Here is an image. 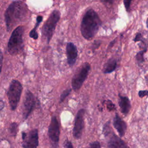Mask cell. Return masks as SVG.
I'll return each mask as SVG.
<instances>
[{
	"mask_svg": "<svg viewBox=\"0 0 148 148\" xmlns=\"http://www.w3.org/2000/svg\"><path fill=\"white\" fill-rule=\"evenodd\" d=\"M27 14L28 8L24 2L18 1L11 3L5 14L7 30L10 31L17 24L24 20Z\"/></svg>",
	"mask_w": 148,
	"mask_h": 148,
	"instance_id": "6da1fadb",
	"label": "cell"
},
{
	"mask_svg": "<svg viewBox=\"0 0 148 148\" xmlns=\"http://www.w3.org/2000/svg\"><path fill=\"white\" fill-rule=\"evenodd\" d=\"M101 21L97 13L92 9L88 10L84 15L80 26L82 36L87 40L91 39L97 33Z\"/></svg>",
	"mask_w": 148,
	"mask_h": 148,
	"instance_id": "7a4b0ae2",
	"label": "cell"
},
{
	"mask_svg": "<svg viewBox=\"0 0 148 148\" xmlns=\"http://www.w3.org/2000/svg\"><path fill=\"white\" fill-rule=\"evenodd\" d=\"M24 27L18 26L12 32L8 43V51L10 55L14 56L20 53L23 49Z\"/></svg>",
	"mask_w": 148,
	"mask_h": 148,
	"instance_id": "3957f363",
	"label": "cell"
},
{
	"mask_svg": "<svg viewBox=\"0 0 148 148\" xmlns=\"http://www.w3.org/2000/svg\"><path fill=\"white\" fill-rule=\"evenodd\" d=\"M60 18V13L58 10H54L50 15L49 17L43 26L42 34V36L49 43L51 39L56 26Z\"/></svg>",
	"mask_w": 148,
	"mask_h": 148,
	"instance_id": "277c9868",
	"label": "cell"
},
{
	"mask_svg": "<svg viewBox=\"0 0 148 148\" xmlns=\"http://www.w3.org/2000/svg\"><path fill=\"white\" fill-rule=\"evenodd\" d=\"M23 87L21 83L16 80H13L9 86L7 95L9 105L12 110H14L19 102Z\"/></svg>",
	"mask_w": 148,
	"mask_h": 148,
	"instance_id": "5b68a950",
	"label": "cell"
},
{
	"mask_svg": "<svg viewBox=\"0 0 148 148\" xmlns=\"http://www.w3.org/2000/svg\"><path fill=\"white\" fill-rule=\"evenodd\" d=\"M90 68V65L85 62L78 69L72 80V87L75 91L78 90L82 87L88 76Z\"/></svg>",
	"mask_w": 148,
	"mask_h": 148,
	"instance_id": "8992f818",
	"label": "cell"
},
{
	"mask_svg": "<svg viewBox=\"0 0 148 148\" xmlns=\"http://www.w3.org/2000/svg\"><path fill=\"white\" fill-rule=\"evenodd\" d=\"M48 135L53 147H58L60 138V126L55 116H53L48 130Z\"/></svg>",
	"mask_w": 148,
	"mask_h": 148,
	"instance_id": "52a82bcc",
	"label": "cell"
},
{
	"mask_svg": "<svg viewBox=\"0 0 148 148\" xmlns=\"http://www.w3.org/2000/svg\"><path fill=\"white\" fill-rule=\"evenodd\" d=\"M22 138L23 140L22 146L23 147L35 148L38 146L39 137L38 130L34 129L28 134L23 132Z\"/></svg>",
	"mask_w": 148,
	"mask_h": 148,
	"instance_id": "ba28073f",
	"label": "cell"
},
{
	"mask_svg": "<svg viewBox=\"0 0 148 148\" xmlns=\"http://www.w3.org/2000/svg\"><path fill=\"white\" fill-rule=\"evenodd\" d=\"M85 110L80 109L76 116L74 127L73 129V135L75 139H79L82 134L84 128V115Z\"/></svg>",
	"mask_w": 148,
	"mask_h": 148,
	"instance_id": "9c48e42d",
	"label": "cell"
},
{
	"mask_svg": "<svg viewBox=\"0 0 148 148\" xmlns=\"http://www.w3.org/2000/svg\"><path fill=\"white\" fill-rule=\"evenodd\" d=\"M35 106V99L34 94L29 91H27L23 104V117L26 119L32 111L34 109Z\"/></svg>",
	"mask_w": 148,
	"mask_h": 148,
	"instance_id": "30bf717a",
	"label": "cell"
},
{
	"mask_svg": "<svg viewBox=\"0 0 148 148\" xmlns=\"http://www.w3.org/2000/svg\"><path fill=\"white\" fill-rule=\"evenodd\" d=\"M66 50L68 63L70 66H72L75 64L77 57V48L73 43L69 42L66 45Z\"/></svg>",
	"mask_w": 148,
	"mask_h": 148,
	"instance_id": "8fae6325",
	"label": "cell"
},
{
	"mask_svg": "<svg viewBox=\"0 0 148 148\" xmlns=\"http://www.w3.org/2000/svg\"><path fill=\"white\" fill-rule=\"evenodd\" d=\"M113 125L118 132L120 136H123L126 131L127 124L125 122L119 117L118 114H116L113 119Z\"/></svg>",
	"mask_w": 148,
	"mask_h": 148,
	"instance_id": "7c38bea8",
	"label": "cell"
},
{
	"mask_svg": "<svg viewBox=\"0 0 148 148\" xmlns=\"http://www.w3.org/2000/svg\"><path fill=\"white\" fill-rule=\"evenodd\" d=\"M119 104L121 109V112L124 114H127L130 109H131V103L130 101L127 97H124L121 95H119Z\"/></svg>",
	"mask_w": 148,
	"mask_h": 148,
	"instance_id": "4fadbf2b",
	"label": "cell"
},
{
	"mask_svg": "<svg viewBox=\"0 0 148 148\" xmlns=\"http://www.w3.org/2000/svg\"><path fill=\"white\" fill-rule=\"evenodd\" d=\"M109 147H127L128 146L120 138L117 137L114 134L110 138L108 142Z\"/></svg>",
	"mask_w": 148,
	"mask_h": 148,
	"instance_id": "5bb4252c",
	"label": "cell"
},
{
	"mask_svg": "<svg viewBox=\"0 0 148 148\" xmlns=\"http://www.w3.org/2000/svg\"><path fill=\"white\" fill-rule=\"evenodd\" d=\"M117 62L116 60L114 58H110L108 62L105 64L103 66V73H109L114 71L116 68Z\"/></svg>",
	"mask_w": 148,
	"mask_h": 148,
	"instance_id": "9a60e30c",
	"label": "cell"
},
{
	"mask_svg": "<svg viewBox=\"0 0 148 148\" xmlns=\"http://www.w3.org/2000/svg\"><path fill=\"white\" fill-rule=\"evenodd\" d=\"M42 17L41 16H38L36 18V25L35 26V27L30 31L29 32V36L34 39H37L38 38V34L36 32V29L38 27V25H39V24L41 23V21H42Z\"/></svg>",
	"mask_w": 148,
	"mask_h": 148,
	"instance_id": "2e32d148",
	"label": "cell"
},
{
	"mask_svg": "<svg viewBox=\"0 0 148 148\" xmlns=\"http://www.w3.org/2000/svg\"><path fill=\"white\" fill-rule=\"evenodd\" d=\"M17 124L16 123H13L10 125L9 131L12 135L15 136L17 134Z\"/></svg>",
	"mask_w": 148,
	"mask_h": 148,
	"instance_id": "e0dca14e",
	"label": "cell"
},
{
	"mask_svg": "<svg viewBox=\"0 0 148 148\" xmlns=\"http://www.w3.org/2000/svg\"><path fill=\"white\" fill-rule=\"evenodd\" d=\"M146 50L144 49L142 51H139L137 54H136V59L138 60V61L139 62V63H141L143 61H144V58H143V54L144 53L146 52Z\"/></svg>",
	"mask_w": 148,
	"mask_h": 148,
	"instance_id": "ac0fdd59",
	"label": "cell"
},
{
	"mask_svg": "<svg viewBox=\"0 0 148 148\" xmlns=\"http://www.w3.org/2000/svg\"><path fill=\"white\" fill-rule=\"evenodd\" d=\"M71 91V89L69 88V89H66L62 92V93L60 96V102H62L64 101L66 97H67V96L69 94Z\"/></svg>",
	"mask_w": 148,
	"mask_h": 148,
	"instance_id": "d6986e66",
	"label": "cell"
},
{
	"mask_svg": "<svg viewBox=\"0 0 148 148\" xmlns=\"http://www.w3.org/2000/svg\"><path fill=\"white\" fill-rule=\"evenodd\" d=\"M124 1V5L125 8V9L127 12H128L130 9V6H131V3L132 0H123Z\"/></svg>",
	"mask_w": 148,
	"mask_h": 148,
	"instance_id": "ffe728a7",
	"label": "cell"
},
{
	"mask_svg": "<svg viewBox=\"0 0 148 148\" xmlns=\"http://www.w3.org/2000/svg\"><path fill=\"white\" fill-rule=\"evenodd\" d=\"M106 106H107L108 109L109 110H110V111L115 109V107H114V104H113V103H112V102L110 101H108L106 102Z\"/></svg>",
	"mask_w": 148,
	"mask_h": 148,
	"instance_id": "44dd1931",
	"label": "cell"
},
{
	"mask_svg": "<svg viewBox=\"0 0 148 148\" xmlns=\"http://www.w3.org/2000/svg\"><path fill=\"white\" fill-rule=\"evenodd\" d=\"M134 40L135 42H137V41H142V42H143V37L142 36V34L140 33H138L136 36L135 39H134Z\"/></svg>",
	"mask_w": 148,
	"mask_h": 148,
	"instance_id": "7402d4cb",
	"label": "cell"
},
{
	"mask_svg": "<svg viewBox=\"0 0 148 148\" xmlns=\"http://www.w3.org/2000/svg\"><path fill=\"white\" fill-rule=\"evenodd\" d=\"M90 146L91 147H92V148H99L101 147V145H100V143L98 142H94L92 143H91L90 144Z\"/></svg>",
	"mask_w": 148,
	"mask_h": 148,
	"instance_id": "603a6c76",
	"label": "cell"
},
{
	"mask_svg": "<svg viewBox=\"0 0 148 148\" xmlns=\"http://www.w3.org/2000/svg\"><path fill=\"white\" fill-rule=\"evenodd\" d=\"M138 95L140 98H142L146 95H148V91L147 90H141L139 91L138 92Z\"/></svg>",
	"mask_w": 148,
	"mask_h": 148,
	"instance_id": "cb8c5ba5",
	"label": "cell"
},
{
	"mask_svg": "<svg viewBox=\"0 0 148 148\" xmlns=\"http://www.w3.org/2000/svg\"><path fill=\"white\" fill-rule=\"evenodd\" d=\"M2 64H3V54L1 50L0 49V73L2 71Z\"/></svg>",
	"mask_w": 148,
	"mask_h": 148,
	"instance_id": "d4e9b609",
	"label": "cell"
},
{
	"mask_svg": "<svg viewBox=\"0 0 148 148\" xmlns=\"http://www.w3.org/2000/svg\"><path fill=\"white\" fill-rule=\"evenodd\" d=\"M64 147H71V148H72L73 147V146H72V144L71 143V142H69V140H66V141L64 143Z\"/></svg>",
	"mask_w": 148,
	"mask_h": 148,
	"instance_id": "484cf974",
	"label": "cell"
},
{
	"mask_svg": "<svg viewBox=\"0 0 148 148\" xmlns=\"http://www.w3.org/2000/svg\"><path fill=\"white\" fill-rule=\"evenodd\" d=\"M100 1H101V2H102V3L111 5V4L113 3L114 0H100Z\"/></svg>",
	"mask_w": 148,
	"mask_h": 148,
	"instance_id": "4316f807",
	"label": "cell"
},
{
	"mask_svg": "<svg viewBox=\"0 0 148 148\" xmlns=\"http://www.w3.org/2000/svg\"><path fill=\"white\" fill-rule=\"evenodd\" d=\"M146 25H147V29H148V18H147V21H146Z\"/></svg>",
	"mask_w": 148,
	"mask_h": 148,
	"instance_id": "83f0119b",
	"label": "cell"
}]
</instances>
